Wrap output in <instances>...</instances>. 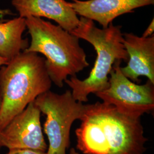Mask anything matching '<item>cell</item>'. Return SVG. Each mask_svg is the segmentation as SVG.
<instances>
[{"label":"cell","mask_w":154,"mask_h":154,"mask_svg":"<svg viewBox=\"0 0 154 154\" xmlns=\"http://www.w3.org/2000/svg\"><path fill=\"white\" fill-rule=\"evenodd\" d=\"M76 131L77 148L84 154H144L148 139L140 118L103 102L86 105Z\"/></svg>","instance_id":"cell-1"},{"label":"cell","mask_w":154,"mask_h":154,"mask_svg":"<svg viewBox=\"0 0 154 154\" xmlns=\"http://www.w3.org/2000/svg\"><path fill=\"white\" fill-rule=\"evenodd\" d=\"M26 25L31 41L24 51L44 55L50 78L58 87L62 88L68 77L76 76L89 66L80 39L75 35L38 17L26 18Z\"/></svg>","instance_id":"cell-2"},{"label":"cell","mask_w":154,"mask_h":154,"mask_svg":"<svg viewBox=\"0 0 154 154\" xmlns=\"http://www.w3.org/2000/svg\"><path fill=\"white\" fill-rule=\"evenodd\" d=\"M51 85L45 60L37 53L23 51L2 66L0 131Z\"/></svg>","instance_id":"cell-3"},{"label":"cell","mask_w":154,"mask_h":154,"mask_svg":"<svg viewBox=\"0 0 154 154\" xmlns=\"http://www.w3.org/2000/svg\"><path fill=\"white\" fill-rule=\"evenodd\" d=\"M70 33L88 42L97 53L94 65L88 78L81 80L73 76L64 82L71 88L72 95L77 101L87 102L90 94L108 88L110 72L116 61H128L122 26L111 23L107 28L100 29L93 21L81 17L77 28Z\"/></svg>","instance_id":"cell-4"},{"label":"cell","mask_w":154,"mask_h":154,"mask_svg":"<svg viewBox=\"0 0 154 154\" xmlns=\"http://www.w3.org/2000/svg\"><path fill=\"white\" fill-rule=\"evenodd\" d=\"M34 103L46 116L44 130L49 140L46 153L66 154L72 123L81 119L86 105L74 99L70 90L62 94L49 90L38 96Z\"/></svg>","instance_id":"cell-5"},{"label":"cell","mask_w":154,"mask_h":154,"mask_svg":"<svg viewBox=\"0 0 154 154\" xmlns=\"http://www.w3.org/2000/svg\"><path fill=\"white\" fill-rule=\"evenodd\" d=\"M121 61H116L110 72L109 86L95 94L102 102L114 106L122 112L139 118L154 109V84L147 80L138 85L125 77L121 70Z\"/></svg>","instance_id":"cell-6"},{"label":"cell","mask_w":154,"mask_h":154,"mask_svg":"<svg viewBox=\"0 0 154 154\" xmlns=\"http://www.w3.org/2000/svg\"><path fill=\"white\" fill-rule=\"evenodd\" d=\"M41 111L34 102L0 131V147L11 149H29L47 152L41 124Z\"/></svg>","instance_id":"cell-7"},{"label":"cell","mask_w":154,"mask_h":154,"mask_svg":"<svg viewBox=\"0 0 154 154\" xmlns=\"http://www.w3.org/2000/svg\"><path fill=\"white\" fill-rule=\"evenodd\" d=\"M123 44L128 60L125 67H121L123 74L134 82L144 76L154 84V35L139 37L132 33H123Z\"/></svg>","instance_id":"cell-8"},{"label":"cell","mask_w":154,"mask_h":154,"mask_svg":"<svg viewBox=\"0 0 154 154\" xmlns=\"http://www.w3.org/2000/svg\"><path fill=\"white\" fill-rule=\"evenodd\" d=\"M69 5L80 16L107 28L113 20L139 8L154 5V0H72Z\"/></svg>","instance_id":"cell-9"},{"label":"cell","mask_w":154,"mask_h":154,"mask_svg":"<svg viewBox=\"0 0 154 154\" xmlns=\"http://www.w3.org/2000/svg\"><path fill=\"white\" fill-rule=\"evenodd\" d=\"M11 5L18 17L48 18L69 32L79 22L78 16L65 0H11Z\"/></svg>","instance_id":"cell-10"},{"label":"cell","mask_w":154,"mask_h":154,"mask_svg":"<svg viewBox=\"0 0 154 154\" xmlns=\"http://www.w3.org/2000/svg\"><path fill=\"white\" fill-rule=\"evenodd\" d=\"M26 18L20 17L0 22V56L11 61L28 48V39H23Z\"/></svg>","instance_id":"cell-11"},{"label":"cell","mask_w":154,"mask_h":154,"mask_svg":"<svg viewBox=\"0 0 154 154\" xmlns=\"http://www.w3.org/2000/svg\"><path fill=\"white\" fill-rule=\"evenodd\" d=\"M6 154H47V153L29 149H16L9 150Z\"/></svg>","instance_id":"cell-12"},{"label":"cell","mask_w":154,"mask_h":154,"mask_svg":"<svg viewBox=\"0 0 154 154\" xmlns=\"http://www.w3.org/2000/svg\"><path fill=\"white\" fill-rule=\"evenodd\" d=\"M154 19L152 18L151 22L149 24L148 27L144 32L142 37H149L154 35Z\"/></svg>","instance_id":"cell-13"},{"label":"cell","mask_w":154,"mask_h":154,"mask_svg":"<svg viewBox=\"0 0 154 154\" xmlns=\"http://www.w3.org/2000/svg\"><path fill=\"white\" fill-rule=\"evenodd\" d=\"M11 15V11L8 9H0V20H2L6 16H10Z\"/></svg>","instance_id":"cell-14"},{"label":"cell","mask_w":154,"mask_h":154,"mask_svg":"<svg viewBox=\"0 0 154 154\" xmlns=\"http://www.w3.org/2000/svg\"><path fill=\"white\" fill-rule=\"evenodd\" d=\"M8 62H9V61L8 60L0 56V69L2 66H4L6 64H8Z\"/></svg>","instance_id":"cell-15"},{"label":"cell","mask_w":154,"mask_h":154,"mask_svg":"<svg viewBox=\"0 0 154 154\" xmlns=\"http://www.w3.org/2000/svg\"><path fill=\"white\" fill-rule=\"evenodd\" d=\"M68 154H79V153L74 148H72L70 150V152Z\"/></svg>","instance_id":"cell-16"},{"label":"cell","mask_w":154,"mask_h":154,"mask_svg":"<svg viewBox=\"0 0 154 154\" xmlns=\"http://www.w3.org/2000/svg\"><path fill=\"white\" fill-rule=\"evenodd\" d=\"M1 105H2V97H1V91H0V109L1 107ZM1 149V147H0Z\"/></svg>","instance_id":"cell-17"}]
</instances>
